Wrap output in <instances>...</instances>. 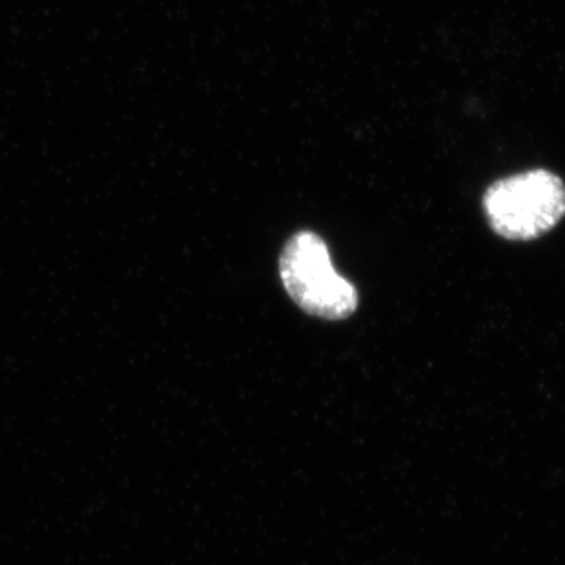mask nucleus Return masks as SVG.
<instances>
[{
    "label": "nucleus",
    "mask_w": 565,
    "mask_h": 565,
    "mask_svg": "<svg viewBox=\"0 0 565 565\" xmlns=\"http://www.w3.org/2000/svg\"><path fill=\"white\" fill-rule=\"evenodd\" d=\"M279 274L288 296L307 315L343 320L359 307L356 288L334 270L326 241L312 232H299L288 241Z\"/></svg>",
    "instance_id": "nucleus-2"
},
{
    "label": "nucleus",
    "mask_w": 565,
    "mask_h": 565,
    "mask_svg": "<svg viewBox=\"0 0 565 565\" xmlns=\"http://www.w3.org/2000/svg\"><path fill=\"white\" fill-rule=\"evenodd\" d=\"M484 213L492 230L501 237L536 239L564 218V182L545 169L498 180L484 193Z\"/></svg>",
    "instance_id": "nucleus-1"
}]
</instances>
